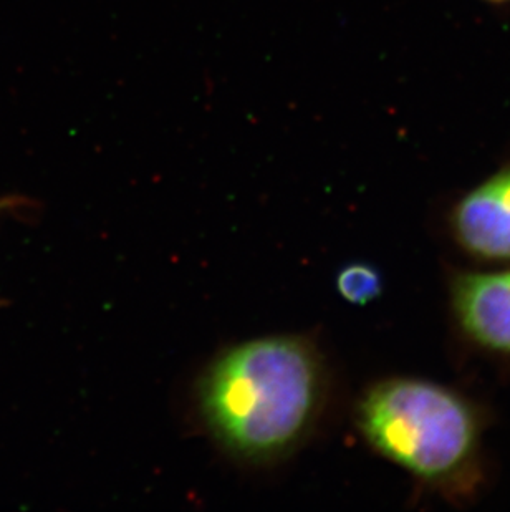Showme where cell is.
I'll return each instance as SVG.
<instances>
[{"instance_id":"1","label":"cell","mask_w":510,"mask_h":512,"mask_svg":"<svg viewBox=\"0 0 510 512\" xmlns=\"http://www.w3.org/2000/svg\"><path fill=\"white\" fill-rule=\"evenodd\" d=\"M328 368L304 335L227 348L201 373L194 408L207 435L246 466H274L312 438L328 403Z\"/></svg>"},{"instance_id":"2","label":"cell","mask_w":510,"mask_h":512,"mask_svg":"<svg viewBox=\"0 0 510 512\" xmlns=\"http://www.w3.org/2000/svg\"><path fill=\"white\" fill-rule=\"evenodd\" d=\"M355 423L371 450L431 488L466 494L476 488L481 418L471 401L423 380H381L363 392Z\"/></svg>"},{"instance_id":"3","label":"cell","mask_w":510,"mask_h":512,"mask_svg":"<svg viewBox=\"0 0 510 512\" xmlns=\"http://www.w3.org/2000/svg\"><path fill=\"white\" fill-rule=\"evenodd\" d=\"M451 231L471 256L510 262V166L467 191L451 211Z\"/></svg>"},{"instance_id":"4","label":"cell","mask_w":510,"mask_h":512,"mask_svg":"<svg viewBox=\"0 0 510 512\" xmlns=\"http://www.w3.org/2000/svg\"><path fill=\"white\" fill-rule=\"evenodd\" d=\"M449 290L462 334L477 347L510 355V269L461 272L453 277Z\"/></svg>"},{"instance_id":"5","label":"cell","mask_w":510,"mask_h":512,"mask_svg":"<svg viewBox=\"0 0 510 512\" xmlns=\"http://www.w3.org/2000/svg\"><path fill=\"white\" fill-rule=\"evenodd\" d=\"M338 294L353 305H368L380 297L383 281L380 272L368 264H350L337 277Z\"/></svg>"},{"instance_id":"6","label":"cell","mask_w":510,"mask_h":512,"mask_svg":"<svg viewBox=\"0 0 510 512\" xmlns=\"http://www.w3.org/2000/svg\"><path fill=\"white\" fill-rule=\"evenodd\" d=\"M29 204V199L19 198V196L0 198V218L5 214L14 213L17 209H25Z\"/></svg>"},{"instance_id":"7","label":"cell","mask_w":510,"mask_h":512,"mask_svg":"<svg viewBox=\"0 0 510 512\" xmlns=\"http://www.w3.org/2000/svg\"><path fill=\"white\" fill-rule=\"evenodd\" d=\"M492 2H504V0H492Z\"/></svg>"}]
</instances>
